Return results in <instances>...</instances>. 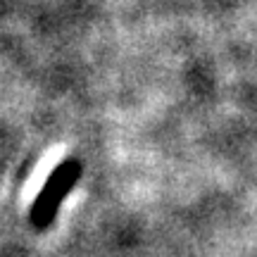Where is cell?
Instances as JSON below:
<instances>
[{
	"label": "cell",
	"instance_id": "cell-1",
	"mask_svg": "<svg viewBox=\"0 0 257 257\" xmlns=\"http://www.w3.org/2000/svg\"><path fill=\"white\" fill-rule=\"evenodd\" d=\"M76 176H79V162L76 160H64L62 165L53 172V176L48 179L46 188L41 191L36 205L31 210V221L36 226H48L53 221L57 205H60V200H62L67 193L72 191Z\"/></svg>",
	"mask_w": 257,
	"mask_h": 257
}]
</instances>
